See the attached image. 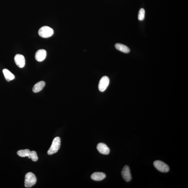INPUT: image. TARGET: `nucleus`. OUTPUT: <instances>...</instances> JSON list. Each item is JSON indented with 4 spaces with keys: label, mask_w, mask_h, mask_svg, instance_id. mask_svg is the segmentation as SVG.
<instances>
[{
    "label": "nucleus",
    "mask_w": 188,
    "mask_h": 188,
    "mask_svg": "<svg viewBox=\"0 0 188 188\" xmlns=\"http://www.w3.org/2000/svg\"><path fill=\"white\" fill-rule=\"evenodd\" d=\"M37 178L32 172H28L25 177L24 186L26 188H30L35 184Z\"/></svg>",
    "instance_id": "f257e3e1"
},
{
    "label": "nucleus",
    "mask_w": 188,
    "mask_h": 188,
    "mask_svg": "<svg viewBox=\"0 0 188 188\" xmlns=\"http://www.w3.org/2000/svg\"><path fill=\"white\" fill-rule=\"evenodd\" d=\"M60 138L57 137L55 138L53 140L51 147L47 151L48 154L51 155L56 153L60 149Z\"/></svg>",
    "instance_id": "f03ea898"
},
{
    "label": "nucleus",
    "mask_w": 188,
    "mask_h": 188,
    "mask_svg": "<svg viewBox=\"0 0 188 188\" xmlns=\"http://www.w3.org/2000/svg\"><path fill=\"white\" fill-rule=\"evenodd\" d=\"M54 31L52 28L47 26H44L40 28L38 31V34L41 37L47 38L53 35Z\"/></svg>",
    "instance_id": "7ed1b4c3"
},
{
    "label": "nucleus",
    "mask_w": 188,
    "mask_h": 188,
    "mask_svg": "<svg viewBox=\"0 0 188 188\" xmlns=\"http://www.w3.org/2000/svg\"><path fill=\"white\" fill-rule=\"evenodd\" d=\"M155 168L159 171L162 172H167L169 171V168L168 165L161 161L157 160L154 162Z\"/></svg>",
    "instance_id": "20e7f679"
},
{
    "label": "nucleus",
    "mask_w": 188,
    "mask_h": 188,
    "mask_svg": "<svg viewBox=\"0 0 188 188\" xmlns=\"http://www.w3.org/2000/svg\"><path fill=\"white\" fill-rule=\"evenodd\" d=\"M109 79L107 76H103L100 80L98 88L100 91L101 92L105 91L107 89L109 84Z\"/></svg>",
    "instance_id": "39448f33"
},
{
    "label": "nucleus",
    "mask_w": 188,
    "mask_h": 188,
    "mask_svg": "<svg viewBox=\"0 0 188 188\" xmlns=\"http://www.w3.org/2000/svg\"><path fill=\"white\" fill-rule=\"evenodd\" d=\"M14 61L17 66L20 68L24 67L25 65V59L23 55L17 54L14 57Z\"/></svg>",
    "instance_id": "423d86ee"
},
{
    "label": "nucleus",
    "mask_w": 188,
    "mask_h": 188,
    "mask_svg": "<svg viewBox=\"0 0 188 188\" xmlns=\"http://www.w3.org/2000/svg\"><path fill=\"white\" fill-rule=\"evenodd\" d=\"M122 177L127 182H129L132 179V177L129 167L126 166L123 169L122 171Z\"/></svg>",
    "instance_id": "0eeeda50"
},
{
    "label": "nucleus",
    "mask_w": 188,
    "mask_h": 188,
    "mask_svg": "<svg viewBox=\"0 0 188 188\" xmlns=\"http://www.w3.org/2000/svg\"><path fill=\"white\" fill-rule=\"evenodd\" d=\"M47 55V51L45 50H39L36 52L35 54V59L38 62H42L45 60Z\"/></svg>",
    "instance_id": "6e6552de"
},
{
    "label": "nucleus",
    "mask_w": 188,
    "mask_h": 188,
    "mask_svg": "<svg viewBox=\"0 0 188 188\" xmlns=\"http://www.w3.org/2000/svg\"><path fill=\"white\" fill-rule=\"evenodd\" d=\"M97 149L101 154L108 155L110 153V149L105 144L100 143L98 144Z\"/></svg>",
    "instance_id": "1a4fd4ad"
},
{
    "label": "nucleus",
    "mask_w": 188,
    "mask_h": 188,
    "mask_svg": "<svg viewBox=\"0 0 188 188\" xmlns=\"http://www.w3.org/2000/svg\"><path fill=\"white\" fill-rule=\"evenodd\" d=\"M106 177L105 174L101 172H94L91 176V179L94 181H102Z\"/></svg>",
    "instance_id": "9d476101"
},
{
    "label": "nucleus",
    "mask_w": 188,
    "mask_h": 188,
    "mask_svg": "<svg viewBox=\"0 0 188 188\" xmlns=\"http://www.w3.org/2000/svg\"><path fill=\"white\" fill-rule=\"evenodd\" d=\"M45 85V82L41 81L38 82L34 86L32 91L34 93H37L41 91Z\"/></svg>",
    "instance_id": "9b49d317"
},
{
    "label": "nucleus",
    "mask_w": 188,
    "mask_h": 188,
    "mask_svg": "<svg viewBox=\"0 0 188 188\" xmlns=\"http://www.w3.org/2000/svg\"><path fill=\"white\" fill-rule=\"evenodd\" d=\"M3 72L7 81L9 82L14 79L15 76L7 69H4Z\"/></svg>",
    "instance_id": "f8f14e48"
},
{
    "label": "nucleus",
    "mask_w": 188,
    "mask_h": 188,
    "mask_svg": "<svg viewBox=\"0 0 188 188\" xmlns=\"http://www.w3.org/2000/svg\"><path fill=\"white\" fill-rule=\"evenodd\" d=\"M115 47L117 50L122 52L127 53H129L130 50L127 46L120 43H117L115 45Z\"/></svg>",
    "instance_id": "ddd939ff"
},
{
    "label": "nucleus",
    "mask_w": 188,
    "mask_h": 188,
    "mask_svg": "<svg viewBox=\"0 0 188 188\" xmlns=\"http://www.w3.org/2000/svg\"><path fill=\"white\" fill-rule=\"evenodd\" d=\"M31 151L28 149L20 150L18 151L17 154L22 157H29L30 156Z\"/></svg>",
    "instance_id": "4468645a"
},
{
    "label": "nucleus",
    "mask_w": 188,
    "mask_h": 188,
    "mask_svg": "<svg viewBox=\"0 0 188 188\" xmlns=\"http://www.w3.org/2000/svg\"><path fill=\"white\" fill-rule=\"evenodd\" d=\"M145 16V10L144 9L142 8L140 9L138 15V19L140 21H142L144 19Z\"/></svg>",
    "instance_id": "2eb2a0df"
},
{
    "label": "nucleus",
    "mask_w": 188,
    "mask_h": 188,
    "mask_svg": "<svg viewBox=\"0 0 188 188\" xmlns=\"http://www.w3.org/2000/svg\"><path fill=\"white\" fill-rule=\"evenodd\" d=\"M30 159L33 161L36 162L38 160V157L37 154V153L34 151H31L30 154Z\"/></svg>",
    "instance_id": "dca6fc26"
}]
</instances>
